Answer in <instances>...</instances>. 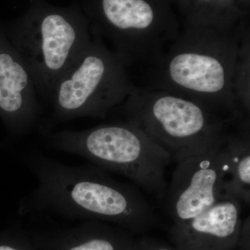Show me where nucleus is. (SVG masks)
I'll list each match as a JSON object with an SVG mask.
<instances>
[{"mask_svg": "<svg viewBox=\"0 0 250 250\" xmlns=\"http://www.w3.org/2000/svg\"><path fill=\"white\" fill-rule=\"evenodd\" d=\"M218 143L177 164L164 197L172 225L191 220L227 195L217 159Z\"/></svg>", "mask_w": 250, "mask_h": 250, "instance_id": "8", "label": "nucleus"}, {"mask_svg": "<svg viewBox=\"0 0 250 250\" xmlns=\"http://www.w3.org/2000/svg\"><path fill=\"white\" fill-rule=\"evenodd\" d=\"M242 204L225 195L195 218L169 229L177 250H236L241 236Z\"/></svg>", "mask_w": 250, "mask_h": 250, "instance_id": "9", "label": "nucleus"}, {"mask_svg": "<svg viewBox=\"0 0 250 250\" xmlns=\"http://www.w3.org/2000/svg\"><path fill=\"white\" fill-rule=\"evenodd\" d=\"M134 250H177L174 246L147 236L136 240Z\"/></svg>", "mask_w": 250, "mask_h": 250, "instance_id": "13", "label": "nucleus"}, {"mask_svg": "<svg viewBox=\"0 0 250 250\" xmlns=\"http://www.w3.org/2000/svg\"><path fill=\"white\" fill-rule=\"evenodd\" d=\"M0 41V111L15 134L25 136L40 121L42 108L34 81L12 44Z\"/></svg>", "mask_w": 250, "mask_h": 250, "instance_id": "10", "label": "nucleus"}, {"mask_svg": "<svg viewBox=\"0 0 250 250\" xmlns=\"http://www.w3.org/2000/svg\"><path fill=\"white\" fill-rule=\"evenodd\" d=\"M241 34L190 26L150 65L146 88L192 99L239 121L233 75Z\"/></svg>", "mask_w": 250, "mask_h": 250, "instance_id": "2", "label": "nucleus"}, {"mask_svg": "<svg viewBox=\"0 0 250 250\" xmlns=\"http://www.w3.org/2000/svg\"><path fill=\"white\" fill-rule=\"evenodd\" d=\"M126 68L104 41L93 34L90 45L54 88L49 100L52 120L106 118L134 88Z\"/></svg>", "mask_w": 250, "mask_h": 250, "instance_id": "5", "label": "nucleus"}, {"mask_svg": "<svg viewBox=\"0 0 250 250\" xmlns=\"http://www.w3.org/2000/svg\"><path fill=\"white\" fill-rule=\"evenodd\" d=\"M113 111L164 148L177 164L213 147L238 121L192 99L146 87L135 86Z\"/></svg>", "mask_w": 250, "mask_h": 250, "instance_id": "3", "label": "nucleus"}, {"mask_svg": "<svg viewBox=\"0 0 250 250\" xmlns=\"http://www.w3.org/2000/svg\"><path fill=\"white\" fill-rule=\"evenodd\" d=\"M233 92L241 111L250 109V37L248 30L242 31L234 71Z\"/></svg>", "mask_w": 250, "mask_h": 250, "instance_id": "12", "label": "nucleus"}, {"mask_svg": "<svg viewBox=\"0 0 250 250\" xmlns=\"http://www.w3.org/2000/svg\"><path fill=\"white\" fill-rule=\"evenodd\" d=\"M42 16L18 26L11 39L39 98L49 102L57 82L88 47L92 36L84 24L64 14Z\"/></svg>", "mask_w": 250, "mask_h": 250, "instance_id": "6", "label": "nucleus"}, {"mask_svg": "<svg viewBox=\"0 0 250 250\" xmlns=\"http://www.w3.org/2000/svg\"><path fill=\"white\" fill-rule=\"evenodd\" d=\"M43 133L47 144L54 149L121 174L158 200L165 197L166 168L172 157L131 123L121 120L80 131Z\"/></svg>", "mask_w": 250, "mask_h": 250, "instance_id": "4", "label": "nucleus"}, {"mask_svg": "<svg viewBox=\"0 0 250 250\" xmlns=\"http://www.w3.org/2000/svg\"><path fill=\"white\" fill-rule=\"evenodd\" d=\"M197 1H200V2H210V1H213V0H196Z\"/></svg>", "mask_w": 250, "mask_h": 250, "instance_id": "16", "label": "nucleus"}, {"mask_svg": "<svg viewBox=\"0 0 250 250\" xmlns=\"http://www.w3.org/2000/svg\"><path fill=\"white\" fill-rule=\"evenodd\" d=\"M0 250H19L13 247L9 246H0Z\"/></svg>", "mask_w": 250, "mask_h": 250, "instance_id": "15", "label": "nucleus"}, {"mask_svg": "<svg viewBox=\"0 0 250 250\" xmlns=\"http://www.w3.org/2000/svg\"><path fill=\"white\" fill-rule=\"evenodd\" d=\"M236 250H250V221L249 217L243 220L241 236Z\"/></svg>", "mask_w": 250, "mask_h": 250, "instance_id": "14", "label": "nucleus"}, {"mask_svg": "<svg viewBox=\"0 0 250 250\" xmlns=\"http://www.w3.org/2000/svg\"><path fill=\"white\" fill-rule=\"evenodd\" d=\"M36 187L22 199L21 213L62 216L117 224L133 234L157 225L150 202L134 184L113 178L93 164L70 166L36 153L23 157Z\"/></svg>", "mask_w": 250, "mask_h": 250, "instance_id": "1", "label": "nucleus"}, {"mask_svg": "<svg viewBox=\"0 0 250 250\" xmlns=\"http://www.w3.org/2000/svg\"><path fill=\"white\" fill-rule=\"evenodd\" d=\"M100 4L103 20L93 34L107 40L126 67L152 65L180 34L149 0H101Z\"/></svg>", "mask_w": 250, "mask_h": 250, "instance_id": "7", "label": "nucleus"}, {"mask_svg": "<svg viewBox=\"0 0 250 250\" xmlns=\"http://www.w3.org/2000/svg\"><path fill=\"white\" fill-rule=\"evenodd\" d=\"M217 159L223 176L224 192L241 203H250L249 120L236 133L228 131L217 147Z\"/></svg>", "mask_w": 250, "mask_h": 250, "instance_id": "11", "label": "nucleus"}]
</instances>
